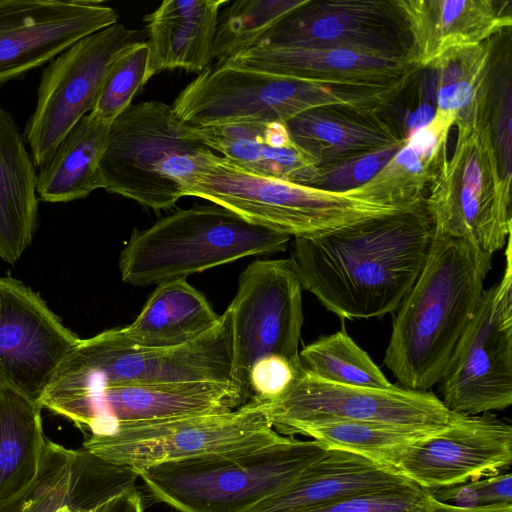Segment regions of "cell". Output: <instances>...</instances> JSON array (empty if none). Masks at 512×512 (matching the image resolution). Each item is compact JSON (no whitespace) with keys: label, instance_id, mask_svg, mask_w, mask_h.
<instances>
[{"label":"cell","instance_id":"obj_1","mask_svg":"<svg viewBox=\"0 0 512 512\" xmlns=\"http://www.w3.org/2000/svg\"><path fill=\"white\" fill-rule=\"evenodd\" d=\"M435 228L425 200L323 234L293 238L302 289L341 319L397 310L418 278Z\"/></svg>","mask_w":512,"mask_h":512},{"label":"cell","instance_id":"obj_2","mask_svg":"<svg viewBox=\"0 0 512 512\" xmlns=\"http://www.w3.org/2000/svg\"><path fill=\"white\" fill-rule=\"evenodd\" d=\"M491 268L492 255L435 233L418 278L396 310L384 355L402 387L428 391L439 382Z\"/></svg>","mask_w":512,"mask_h":512},{"label":"cell","instance_id":"obj_3","mask_svg":"<svg viewBox=\"0 0 512 512\" xmlns=\"http://www.w3.org/2000/svg\"><path fill=\"white\" fill-rule=\"evenodd\" d=\"M226 310L232 385L244 404L276 399L303 373L299 358L302 286L291 260L250 263Z\"/></svg>","mask_w":512,"mask_h":512},{"label":"cell","instance_id":"obj_4","mask_svg":"<svg viewBox=\"0 0 512 512\" xmlns=\"http://www.w3.org/2000/svg\"><path fill=\"white\" fill-rule=\"evenodd\" d=\"M327 449L316 440L286 436L257 449L159 464L138 478L154 500L178 512H252Z\"/></svg>","mask_w":512,"mask_h":512},{"label":"cell","instance_id":"obj_5","mask_svg":"<svg viewBox=\"0 0 512 512\" xmlns=\"http://www.w3.org/2000/svg\"><path fill=\"white\" fill-rule=\"evenodd\" d=\"M293 238L253 225L226 208L193 205L134 229L118 266L124 282L151 286L253 255L285 251Z\"/></svg>","mask_w":512,"mask_h":512},{"label":"cell","instance_id":"obj_6","mask_svg":"<svg viewBox=\"0 0 512 512\" xmlns=\"http://www.w3.org/2000/svg\"><path fill=\"white\" fill-rule=\"evenodd\" d=\"M211 152L178 121L171 105H130L110 125L98 164L99 189L156 213L169 210Z\"/></svg>","mask_w":512,"mask_h":512},{"label":"cell","instance_id":"obj_7","mask_svg":"<svg viewBox=\"0 0 512 512\" xmlns=\"http://www.w3.org/2000/svg\"><path fill=\"white\" fill-rule=\"evenodd\" d=\"M231 359L227 310L211 330L191 342L170 348L126 345L113 329H109L80 339L57 369L41 398L113 385L216 383L233 386Z\"/></svg>","mask_w":512,"mask_h":512},{"label":"cell","instance_id":"obj_8","mask_svg":"<svg viewBox=\"0 0 512 512\" xmlns=\"http://www.w3.org/2000/svg\"><path fill=\"white\" fill-rule=\"evenodd\" d=\"M185 196L226 208L245 221L292 238L310 237L400 209L249 172L211 152Z\"/></svg>","mask_w":512,"mask_h":512},{"label":"cell","instance_id":"obj_9","mask_svg":"<svg viewBox=\"0 0 512 512\" xmlns=\"http://www.w3.org/2000/svg\"><path fill=\"white\" fill-rule=\"evenodd\" d=\"M455 126L454 150L437 167L425 206L435 233L465 240L493 255L511 237V183L501 174L480 105Z\"/></svg>","mask_w":512,"mask_h":512},{"label":"cell","instance_id":"obj_10","mask_svg":"<svg viewBox=\"0 0 512 512\" xmlns=\"http://www.w3.org/2000/svg\"><path fill=\"white\" fill-rule=\"evenodd\" d=\"M361 86L297 80L262 71L209 67L171 105L179 122L212 126L245 122H287L305 111L330 105L364 106Z\"/></svg>","mask_w":512,"mask_h":512},{"label":"cell","instance_id":"obj_11","mask_svg":"<svg viewBox=\"0 0 512 512\" xmlns=\"http://www.w3.org/2000/svg\"><path fill=\"white\" fill-rule=\"evenodd\" d=\"M259 404L224 413L163 419L118 428L106 436L84 438L83 448L137 474L163 463L242 452L283 440Z\"/></svg>","mask_w":512,"mask_h":512},{"label":"cell","instance_id":"obj_12","mask_svg":"<svg viewBox=\"0 0 512 512\" xmlns=\"http://www.w3.org/2000/svg\"><path fill=\"white\" fill-rule=\"evenodd\" d=\"M511 253L510 237L504 274L483 291L437 383L439 399L453 413L479 415L512 404Z\"/></svg>","mask_w":512,"mask_h":512},{"label":"cell","instance_id":"obj_13","mask_svg":"<svg viewBox=\"0 0 512 512\" xmlns=\"http://www.w3.org/2000/svg\"><path fill=\"white\" fill-rule=\"evenodd\" d=\"M258 404L272 427L289 437L302 425L331 420L437 431L461 415L449 411L430 391L394 384L387 388L335 384L304 370L279 397Z\"/></svg>","mask_w":512,"mask_h":512},{"label":"cell","instance_id":"obj_14","mask_svg":"<svg viewBox=\"0 0 512 512\" xmlns=\"http://www.w3.org/2000/svg\"><path fill=\"white\" fill-rule=\"evenodd\" d=\"M136 41L137 32L117 22L80 39L45 67L23 132L37 168L72 127L93 111L109 66Z\"/></svg>","mask_w":512,"mask_h":512},{"label":"cell","instance_id":"obj_15","mask_svg":"<svg viewBox=\"0 0 512 512\" xmlns=\"http://www.w3.org/2000/svg\"><path fill=\"white\" fill-rule=\"evenodd\" d=\"M255 45L346 49L414 65L411 34L397 0H306Z\"/></svg>","mask_w":512,"mask_h":512},{"label":"cell","instance_id":"obj_16","mask_svg":"<svg viewBox=\"0 0 512 512\" xmlns=\"http://www.w3.org/2000/svg\"><path fill=\"white\" fill-rule=\"evenodd\" d=\"M39 403L72 422L84 438L106 436L126 425L224 413L244 405L233 386L216 383L113 385L43 397Z\"/></svg>","mask_w":512,"mask_h":512},{"label":"cell","instance_id":"obj_17","mask_svg":"<svg viewBox=\"0 0 512 512\" xmlns=\"http://www.w3.org/2000/svg\"><path fill=\"white\" fill-rule=\"evenodd\" d=\"M79 341L40 295L0 276V386L39 402Z\"/></svg>","mask_w":512,"mask_h":512},{"label":"cell","instance_id":"obj_18","mask_svg":"<svg viewBox=\"0 0 512 512\" xmlns=\"http://www.w3.org/2000/svg\"><path fill=\"white\" fill-rule=\"evenodd\" d=\"M118 20L101 0H0V86Z\"/></svg>","mask_w":512,"mask_h":512},{"label":"cell","instance_id":"obj_19","mask_svg":"<svg viewBox=\"0 0 512 512\" xmlns=\"http://www.w3.org/2000/svg\"><path fill=\"white\" fill-rule=\"evenodd\" d=\"M512 426L492 413L459 415L450 425L414 442L394 468L434 490L509 470Z\"/></svg>","mask_w":512,"mask_h":512},{"label":"cell","instance_id":"obj_20","mask_svg":"<svg viewBox=\"0 0 512 512\" xmlns=\"http://www.w3.org/2000/svg\"><path fill=\"white\" fill-rule=\"evenodd\" d=\"M137 474L89 451L70 449L47 440L34 483L0 505V512H56L70 506L91 512L102 502L133 486Z\"/></svg>","mask_w":512,"mask_h":512},{"label":"cell","instance_id":"obj_21","mask_svg":"<svg viewBox=\"0 0 512 512\" xmlns=\"http://www.w3.org/2000/svg\"><path fill=\"white\" fill-rule=\"evenodd\" d=\"M222 65L303 81L363 87L400 85L417 68L404 61L346 49H294L260 45L234 55Z\"/></svg>","mask_w":512,"mask_h":512},{"label":"cell","instance_id":"obj_22","mask_svg":"<svg viewBox=\"0 0 512 512\" xmlns=\"http://www.w3.org/2000/svg\"><path fill=\"white\" fill-rule=\"evenodd\" d=\"M413 44L412 63L430 66L445 52L511 28V1L397 0Z\"/></svg>","mask_w":512,"mask_h":512},{"label":"cell","instance_id":"obj_23","mask_svg":"<svg viewBox=\"0 0 512 512\" xmlns=\"http://www.w3.org/2000/svg\"><path fill=\"white\" fill-rule=\"evenodd\" d=\"M190 135L243 169L304 185L315 160L293 140L285 122L188 126Z\"/></svg>","mask_w":512,"mask_h":512},{"label":"cell","instance_id":"obj_24","mask_svg":"<svg viewBox=\"0 0 512 512\" xmlns=\"http://www.w3.org/2000/svg\"><path fill=\"white\" fill-rule=\"evenodd\" d=\"M225 0H166L144 16L148 35V75L173 69L205 72L211 64L213 43Z\"/></svg>","mask_w":512,"mask_h":512},{"label":"cell","instance_id":"obj_25","mask_svg":"<svg viewBox=\"0 0 512 512\" xmlns=\"http://www.w3.org/2000/svg\"><path fill=\"white\" fill-rule=\"evenodd\" d=\"M379 109L323 106L298 114L286 125L295 143L315 160L316 166H325L406 144Z\"/></svg>","mask_w":512,"mask_h":512},{"label":"cell","instance_id":"obj_26","mask_svg":"<svg viewBox=\"0 0 512 512\" xmlns=\"http://www.w3.org/2000/svg\"><path fill=\"white\" fill-rule=\"evenodd\" d=\"M408 480L392 466L349 451L328 448L288 488L252 512H301Z\"/></svg>","mask_w":512,"mask_h":512},{"label":"cell","instance_id":"obj_27","mask_svg":"<svg viewBox=\"0 0 512 512\" xmlns=\"http://www.w3.org/2000/svg\"><path fill=\"white\" fill-rule=\"evenodd\" d=\"M37 167L13 116L0 105V258L15 263L38 222Z\"/></svg>","mask_w":512,"mask_h":512},{"label":"cell","instance_id":"obj_28","mask_svg":"<svg viewBox=\"0 0 512 512\" xmlns=\"http://www.w3.org/2000/svg\"><path fill=\"white\" fill-rule=\"evenodd\" d=\"M219 320L206 297L186 278H178L156 285L135 320L113 331L126 345L170 348L195 340Z\"/></svg>","mask_w":512,"mask_h":512},{"label":"cell","instance_id":"obj_29","mask_svg":"<svg viewBox=\"0 0 512 512\" xmlns=\"http://www.w3.org/2000/svg\"><path fill=\"white\" fill-rule=\"evenodd\" d=\"M454 126L453 118L436 112L371 180L347 193L394 209L423 202L437 167L448 156L449 132Z\"/></svg>","mask_w":512,"mask_h":512},{"label":"cell","instance_id":"obj_30","mask_svg":"<svg viewBox=\"0 0 512 512\" xmlns=\"http://www.w3.org/2000/svg\"><path fill=\"white\" fill-rule=\"evenodd\" d=\"M111 123L90 112L72 127L38 168L40 201L68 203L99 189L98 164Z\"/></svg>","mask_w":512,"mask_h":512},{"label":"cell","instance_id":"obj_31","mask_svg":"<svg viewBox=\"0 0 512 512\" xmlns=\"http://www.w3.org/2000/svg\"><path fill=\"white\" fill-rule=\"evenodd\" d=\"M38 401L0 386V505L36 480L46 444Z\"/></svg>","mask_w":512,"mask_h":512},{"label":"cell","instance_id":"obj_32","mask_svg":"<svg viewBox=\"0 0 512 512\" xmlns=\"http://www.w3.org/2000/svg\"><path fill=\"white\" fill-rule=\"evenodd\" d=\"M434 432L374 422L331 420L302 425L293 437L304 435L329 449L349 451L394 467L407 447Z\"/></svg>","mask_w":512,"mask_h":512},{"label":"cell","instance_id":"obj_33","mask_svg":"<svg viewBox=\"0 0 512 512\" xmlns=\"http://www.w3.org/2000/svg\"><path fill=\"white\" fill-rule=\"evenodd\" d=\"M492 39L451 49L430 65L436 73V112L455 122L476 112L490 67Z\"/></svg>","mask_w":512,"mask_h":512},{"label":"cell","instance_id":"obj_34","mask_svg":"<svg viewBox=\"0 0 512 512\" xmlns=\"http://www.w3.org/2000/svg\"><path fill=\"white\" fill-rule=\"evenodd\" d=\"M299 358L306 373L330 383L370 388L392 385L344 327L306 345Z\"/></svg>","mask_w":512,"mask_h":512},{"label":"cell","instance_id":"obj_35","mask_svg":"<svg viewBox=\"0 0 512 512\" xmlns=\"http://www.w3.org/2000/svg\"><path fill=\"white\" fill-rule=\"evenodd\" d=\"M492 41L490 67L478 102L489 125L501 174L505 181L511 183V28L495 35Z\"/></svg>","mask_w":512,"mask_h":512},{"label":"cell","instance_id":"obj_36","mask_svg":"<svg viewBox=\"0 0 512 512\" xmlns=\"http://www.w3.org/2000/svg\"><path fill=\"white\" fill-rule=\"evenodd\" d=\"M306 0H240L228 2L218 17L212 60L221 66L254 46L271 28Z\"/></svg>","mask_w":512,"mask_h":512},{"label":"cell","instance_id":"obj_37","mask_svg":"<svg viewBox=\"0 0 512 512\" xmlns=\"http://www.w3.org/2000/svg\"><path fill=\"white\" fill-rule=\"evenodd\" d=\"M436 110V73L432 66H427L417 67L379 113L407 143L414 133L432 121Z\"/></svg>","mask_w":512,"mask_h":512},{"label":"cell","instance_id":"obj_38","mask_svg":"<svg viewBox=\"0 0 512 512\" xmlns=\"http://www.w3.org/2000/svg\"><path fill=\"white\" fill-rule=\"evenodd\" d=\"M147 42L132 43L109 66L93 113L112 122L132 102L135 94L150 80Z\"/></svg>","mask_w":512,"mask_h":512},{"label":"cell","instance_id":"obj_39","mask_svg":"<svg viewBox=\"0 0 512 512\" xmlns=\"http://www.w3.org/2000/svg\"><path fill=\"white\" fill-rule=\"evenodd\" d=\"M430 490L411 480L353 494L301 512H428Z\"/></svg>","mask_w":512,"mask_h":512},{"label":"cell","instance_id":"obj_40","mask_svg":"<svg viewBox=\"0 0 512 512\" xmlns=\"http://www.w3.org/2000/svg\"><path fill=\"white\" fill-rule=\"evenodd\" d=\"M403 146L384 147L338 163L316 166L304 185L331 192H349L371 180Z\"/></svg>","mask_w":512,"mask_h":512},{"label":"cell","instance_id":"obj_41","mask_svg":"<svg viewBox=\"0 0 512 512\" xmlns=\"http://www.w3.org/2000/svg\"><path fill=\"white\" fill-rule=\"evenodd\" d=\"M474 482L483 506L512 503V477L510 472H499Z\"/></svg>","mask_w":512,"mask_h":512},{"label":"cell","instance_id":"obj_42","mask_svg":"<svg viewBox=\"0 0 512 512\" xmlns=\"http://www.w3.org/2000/svg\"><path fill=\"white\" fill-rule=\"evenodd\" d=\"M431 494L435 500L458 508L472 509L483 506L474 481L434 489L431 490Z\"/></svg>","mask_w":512,"mask_h":512},{"label":"cell","instance_id":"obj_43","mask_svg":"<svg viewBox=\"0 0 512 512\" xmlns=\"http://www.w3.org/2000/svg\"><path fill=\"white\" fill-rule=\"evenodd\" d=\"M92 512H144L143 498L133 485L102 502Z\"/></svg>","mask_w":512,"mask_h":512},{"label":"cell","instance_id":"obj_44","mask_svg":"<svg viewBox=\"0 0 512 512\" xmlns=\"http://www.w3.org/2000/svg\"><path fill=\"white\" fill-rule=\"evenodd\" d=\"M428 512H512V503L484 505L472 509H463L439 502L433 498L432 505Z\"/></svg>","mask_w":512,"mask_h":512},{"label":"cell","instance_id":"obj_45","mask_svg":"<svg viewBox=\"0 0 512 512\" xmlns=\"http://www.w3.org/2000/svg\"><path fill=\"white\" fill-rule=\"evenodd\" d=\"M56 512H86V511L77 510L70 506H64V507L59 508Z\"/></svg>","mask_w":512,"mask_h":512}]
</instances>
